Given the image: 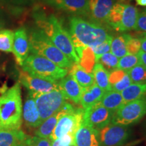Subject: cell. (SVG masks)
I'll list each match as a JSON object with an SVG mask.
<instances>
[{
	"instance_id": "cell-16",
	"label": "cell",
	"mask_w": 146,
	"mask_h": 146,
	"mask_svg": "<svg viewBox=\"0 0 146 146\" xmlns=\"http://www.w3.org/2000/svg\"><path fill=\"white\" fill-rule=\"evenodd\" d=\"M74 140L76 146H102L98 131L83 121L74 134Z\"/></svg>"
},
{
	"instance_id": "cell-19",
	"label": "cell",
	"mask_w": 146,
	"mask_h": 146,
	"mask_svg": "<svg viewBox=\"0 0 146 146\" xmlns=\"http://www.w3.org/2000/svg\"><path fill=\"white\" fill-rule=\"evenodd\" d=\"M28 136L21 129H0V146H26Z\"/></svg>"
},
{
	"instance_id": "cell-5",
	"label": "cell",
	"mask_w": 146,
	"mask_h": 146,
	"mask_svg": "<svg viewBox=\"0 0 146 146\" xmlns=\"http://www.w3.org/2000/svg\"><path fill=\"white\" fill-rule=\"evenodd\" d=\"M23 70L33 76L58 81L68 74V70L58 66L56 64L41 56L31 54L24 62Z\"/></svg>"
},
{
	"instance_id": "cell-41",
	"label": "cell",
	"mask_w": 146,
	"mask_h": 146,
	"mask_svg": "<svg viewBox=\"0 0 146 146\" xmlns=\"http://www.w3.org/2000/svg\"><path fill=\"white\" fill-rule=\"evenodd\" d=\"M139 38L141 41V50L146 52V33H141Z\"/></svg>"
},
{
	"instance_id": "cell-15",
	"label": "cell",
	"mask_w": 146,
	"mask_h": 146,
	"mask_svg": "<svg viewBox=\"0 0 146 146\" xmlns=\"http://www.w3.org/2000/svg\"><path fill=\"white\" fill-rule=\"evenodd\" d=\"M58 88L67 100H70L75 104H80L83 88L72 75L68 74L58 81Z\"/></svg>"
},
{
	"instance_id": "cell-1",
	"label": "cell",
	"mask_w": 146,
	"mask_h": 146,
	"mask_svg": "<svg viewBox=\"0 0 146 146\" xmlns=\"http://www.w3.org/2000/svg\"><path fill=\"white\" fill-rule=\"evenodd\" d=\"M33 18L38 28L47 36L57 48L73 63H79L70 35L54 14H47L41 9L34 10Z\"/></svg>"
},
{
	"instance_id": "cell-13",
	"label": "cell",
	"mask_w": 146,
	"mask_h": 146,
	"mask_svg": "<svg viewBox=\"0 0 146 146\" xmlns=\"http://www.w3.org/2000/svg\"><path fill=\"white\" fill-rule=\"evenodd\" d=\"M115 3V0H89L87 17L93 23L107 26L109 14Z\"/></svg>"
},
{
	"instance_id": "cell-25",
	"label": "cell",
	"mask_w": 146,
	"mask_h": 146,
	"mask_svg": "<svg viewBox=\"0 0 146 146\" xmlns=\"http://www.w3.org/2000/svg\"><path fill=\"white\" fill-rule=\"evenodd\" d=\"M124 104L146 96V83H132L121 92Z\"/></svg>"
},
{
	"instance_id": "cell-26",
	"label": "cell",
	"mask_w": 146,
	"mask_h": 146,
	"mask_svg": "<svg viewBox=\"0 0 146 146\" xmlns=\"http://www.w3.org/2000/svg\"><path fill=\"white\" fill-rule=\"evenodd\" d=\"M129 35L130 34L123 33L112 39L110 51L118 58L123 57L127 54V41Z\"/></svg>"
},
{
	"instance_id": "cell-8",
	"label": "cell",
	"mask_w": 146,
	"mask_h": 146,
	"mask_svg": "<svg viewBox=\"0 0 146 146\" xmlns=\"http://www.w3.org/2000/svg\"><path fill=\"white\" fill-rule=\"evenodd\" d=\"M83 113L84 110L82 108H76L71 104L68 110L58 120L50 137L52 141L67 134L74 136L83 121Z\"/></svg>"
},
{
	"instance_id": "cell-27",
	"label": "cell",
	"mask_w": 146,
	"mask_h": 146,
	"mask_svg": "<svg viewBox=\"0 0 146 146\" xmlns=\"http://www.w3.org/2000/svg\"><path fill=\"white\" fill-rule=\"evenodd\" d=\"M80 66L87 72L92 73L96 64V55L91 47H87L83 49L79 56Z\"/></svg>"
},
{
	"instance_id": "cell-6",
	"label": "cell",
	"mask_w": 146,
	"mask_h": 146,
	"mask_svg": "<svg viewBox=\"0 0 146 146\" xmlns=\"http://www.w3.org/2000/svg\"><path fill=\"white\" fill-rule=\"evenodd\" d=\"M146 115V96L127 102L113 114L111 123L129 126L138 123Z\"/></svg>"
},
{
	"instance_id": "cell-12",
	"label": "cell",
	"mask_w": 146,
	"mask_h": 146,
	"mask_svg": "<svg viewBox=\"0 0 146 146\" xmlns=\"http://www.w3.org/2000/svg\"><path fill=\"white\" fill-rule=\"evenodd\" d=\"M50 6L64 11L73 16H87L89 0H43Z\"/></svg>"
},
{
	"instance_id": "cell-22",
	"label": "cell",
	"mask_w": 146,
	"mask_h": 146,
	"mask_svg": "<svg viewBox=\"0 0 146 146\" xmlns=\"http://www.w3.org/2000/svg\"><path fill=\"white\" fill-rule=\"evenodd\" d=\"M68 74L73 76L76 81L83 88H87L95 83L93 73L87 72L79 64L74 63L68 70Z\"/></svg>"
},
{
	"instance_id": "cell-30",
	"label": "cell",
	"mask_w": 146,
	"mask_h": 146,
	"mask_svg": "<svg viewBox=\"0 0 146 146\" xmlns=\"http://www.w3.org/2000/svg\"><path fill=\"white\" fill-rule=\"evenodd\" d=\"M96 63L100 64L109 72L117 68L118 60H119L116 56H115L111 52L106 53L96 57Z\"/></svg>"
},
{
	"instance_id": "cell-24",
	"label": "cell",
	"mask_w": 146,
	"mask_h": 146,
	"mask_svg": "<svg viewBox=\"0 0 146 146\" xmlns=\"http://www.w3.org/2000/svg\"><path fill=\"white\" fill-rule=\"evenodd\" d=\"M94 81L104 92L112 90L109 82V72L99 63H96L93 70Z\"/></svg>"
},
{
	"instance_id": "cell-18",
	"label": "cell",
	"mask_w": 146,
	"mask_h": 146,
	"mask_svg": "<svg viewBox=\"0 0 146 146\" xmlns=\"http://www.w3.org/2000/svg\"><path fill=\"white\" fill-rule=\"evenodd\" d=\"M139 15L138 9L134 5L125 3L121 20L116 31L124 33L134 30Z\"/></svg>"
},
{
	"instance_id": "cell-33",
	"label": "cell",
	"mask_w": 146,
	"mask_h": 146,
	"mask_svg": "<svg viewBox=\"0 0 146 146\" xmlns=\"http://www.w3.org/2000/svg\"><path fill=\"white\" fill-rule=\"evenodd\" d=\"M141 50V41L139 37H133L129 35L127 41V54L137 55Z\"/></svg>"
},
{
	"instance_id": "cell-31",
	"label": "cell",
	"mask_w": 146,
	"mask_h": 146,
	"mask_svg": "<svg viewBox=\"0 0 146 146\" xmlns=\"http://www.w3.org/2000/svg\"><path fill=\"white\" fill-rule=\"evenodd\" d=\"M132 83H146V68L140 64H138L131 70L127 71Z\"/></svg>"
},
{
	"instance_id": "cell-32",
	"label": "cell",
	"mask_w": 146,
	"mask_h": 146,
	"mask_svg": "<svg viewBox=\"0 0 146 146\" xmlns=\"http://www.w3.org/2000/svg\"><path fill=\"white\" fill-rule=\"evenodd\" d=\"M138 64H139V60L137 55L127 54L118 60L117 68L127 72Z\"/></svg>"
},
{
	"instance_id": "cell-39",
	"label": "cell",
	"mask_w": 146,
	"mask_h": 146,
	"mask_svg": "<svg viewBox=\"0 0 146 146\" xmlns=\"http://www.w3.org/2000/svg\"><path fill=\"white\" fill-rule=\"evenodd\" d=\"M74 135L70 134H67L66 135L58 138L57 139H55L52 141V146H66L69 144L74 143Z\"/></svg>"
},
{
	"instance_id": "cell-40",
	"label": "cell",
	"mask_w": 146,
	"mask_h": 146,
	"mask_svg": "<svg viewBox=\"0 0 146 146\" xmlns=\"http://www.w3.org/2000/svg\"><path fill=\"white\" fill-rule=\"evenodd\" d=\"M137 56L139 60V64L146 68V52L140 50L137 54Z\"/></svg>"
},
{
	"instance_id": "cell-7",
	"label": "cell",
	"mask_w": 146,
	"mask_h": 146,
	"mask_svg": "<svg viewBox=\"0 0 146 146\" xmlns=\"http://www.w3.org/2000/svg\"><path fill=\"white\" fill-rule=\"evenodd\" d=\"M31 94L35 101L42 121L60 112L68 103L59 89L45 94Z\"/></svg>"
},
{
	"instance_id": "cell-28",
	"label": "cell",
	"mask_w": 146,
	"mask_h": 146,
	"mask_svg": "<svg viewBox=\"0 0 146 146\" xmlns=\"http://www.w3.org/2000/svg\"><path fill=\"white\" fill-rule=\"evenodd\" d=\"M124 5H125L124 3H115L110 12L108 18L107 26H109L115 31L118 27L120 20H121Z\"/></svg>"
},
{
	"instance_id": "cell-2",
	"label": "cell",
	"mask_w": 146,
	"mask_h": 146,
	"mask_svg": "<svg viewBox=\"0 0 146 146\" xmlns=\"http://www.w3.org/2000/svg\"><path fill=\"white\" fill-rule=\"evenodd\" d=\"M69 33L78 58L85 47L94 48L111 35L106 26L73 16L69 18Z\"/></svg>"
},
{
	"instance_id": "cell-44",
	"label": "cell",
	"mask_w": 146,
	"mask_h": 146,
	"mask_svg": "<svg viewBox=\"0 0 146 146\" xmlns=\"http://www.w3.org/2000/svg\"><path fill=\"white\" fill-rule=\"evenodd\" d=\"M66 146H76L75 143H71V144H69L68 145H66Z\"/></svg>"
},
{
	"instance_id": "cell-38",
	"label": "cell",
	"mask_w": 146,
	"mask_h": 146,
	"mask_svg": "<svg viewBox=\"0 0 146 146\" xmlns=\"http://www.w3.org/2000/svg\"><path fill=\"white\" fill-rule=\"evenodd\" d=\"M131 84H132V81H131L128 73H127V74L125 76V77H124L121 81H120L119 82H118L117 83L113 85L112 86H111V87H112V90L121 93L122 91L125 90L126 88H127V87H129V85H131Z\"/></svg>"
},
{
	"instance_id": "cell-35",
	"label": "cell",
	"mask_w": 146,
	"mask_h": 146,
	"mask_svg": "<svg viewBox=\"0 0 146 146\" xmlns=\"http://www.w3.org/2000/svg\"><path fill=\"white\" fill-rule=\"evenodd\" d=\"M112 35H110L106 41L102 43L101 44L98 45V46L92 48L95 55H96V58L110 52L111 43H112Z\"/></svg>"
},
{
	"instance_id": "cell-4",
	"label": "cell",
	"mask_w": 146,
	"mask_h": 146,
	"mask_svg": "<svg viewBox=\"0 0 146 146\" xmlns=\"http://www.w3.org/2000/svg\"><path fill=\"white\" fill-rule=\"evenodd\" d=\"M29 47L31 54L41 56L62 68L70 69L73 63L52 43L40 29H33L29 36Z\"/></svg>"
},
{
	"instance_id": "cell-37",
	"label": "cell",
	"mask_w": 146,
	"mask_h": 146,
	"mask_svg": "<svg viewBox=\"0 0 146 146\" xmlns=\"http://www.w3.org/2000/svg\"><path fill=\"white\" fill-rule=\"evenodd\" d=\"M127 73V72H126V71L120 70V69L118 68H116L114 70L111 71L109 73V82L111 86H112L113 85L121 81L125 77Z\"/></svg>"
},
{
	"instance_id": "cell-3",
	"label": "cell",
	"mask_w": 146,
	"mask_h": 146,
	"mask_svg": "<svg viewBox=\"0 0 146 146\" xmlns=\"http://www.w3.org/2000/svg\"><path fill=\"white\" fill-rule=\"evenodd\" d=\"M21 87L17 82L0 96V129H21L23 123Z\"/></svg>"
},
{
	"instance_id": "cell-36",
	"label": "cell",
	"mask_w": 146,
	"mask_h": 146,
	"mask_svg": "<svg viewBox=\"0 0 146 146\" xmlns=\"http://www.w3.org/2000/svg\"><path fill=\"white\" fill-rule=\"evenodd\" d=\"M134 30L141 33H146V9L139 13Z\"/></svg>"
},
{
	"instance_id": "cell-34",
	"label": "cell",
	"mask_w": 146,
	"mask_h": 146,
	"mask_svg": "<svg viewBox=\"0 0 146 146\" xmlns=\"http://www.w3.org/2000/svg\"><path fill=\"white\" fill-rule=\"evenodd\" d=\"M52 140L50 138H42L37 136H28L26 146H52Z\"/></svg>"
},
{
	"instance_id": "cell-29",
	"label": "cell",
	"mask_w": 146,
	"mask_h": 146,
	"mask_svg": "<svg viewBox=\"0 0 146 146\" xmlns=\"http://www.w3.org/2000/svg\"><path fill=\"white\" fill-rule=\"evenodd\" d=\"M14 33L9 29L0 31V51L12 52Z\"/></svg>"
},
{
	"instance_id": "cell-43",
	"label": "cell",
	"mask_w": 146,
	"mask_h": 146,
	"mask_svg": "<svg viewBox=\"0 0 146 146\" xmlns=\"http://www.w3.org/2000/svg\"><path fill=\"white\" fill-rule=\"evenodd\" d=\"M3 22L1 21V20L0 19V31L1 30V29H2V28H3Z\"/></svg>"
},
{
	"instance_id": "cell-9",
	"label": "cell",
	"mask_w": 146,
	"mask_h": 146,
	"mask_svg": "<svg viewBox=\"0 0 146 146\" xmlns=\"http://www.w3.org/2000/svg\"><path fill=\"white\" fill-rule=\"evenodd\" d=\"M98 133L102 146H123L131 137V131L128 126L112 123L98 130Z\"/></svg>"
},
{
	"instance_id": "cell-20",
	"label": "cell",
	"mask_w": 146,
	"mask_h": 146,
	"mask_svg": "<svg viewBox=\"0 0 146 146\" xmlns=\"http://www.w3.org/2000/svg\"><path fill=\"white\" fill-rule=\"evenodd\" d=\"M70 106L71 104L70 103H67L62 110H61L60 112L56 113V114L47 118V119L43 120V123L35 131V136L42 138H50L54 128L57 125L58 120L64 114H65Z\"/></svg>"
},
{
	"instance_id": "cell-42",
	"label": "cell",
	"mask_w": 146,
	"mask_h": 146,
	"mask_svg": "<svg viewBox=\"0 0 146 146\" xmlns=\"http://www.w3.org/2000/svg\"><path fill=\"white\" fill-rule=\"evenodd\" d=\"M137 4L141 6H146V0H135Z\"/></svg>"
},
{
	"instance_id": "cell-17",
	"label": "cell",
	"mask_w": 146,
	"mask_h": 146,
	"mask_svg": "<svg viewBox=\"0 0 146 146\" xmlns=\"http://www.w3.org/2000/svg\"><path fill=\"white\" fill-rule=\"evenodd\" d=\"M23 118L26 125L30 128H38L43 123L40 117L35 101L31 94L29 92L24 104Z\"/></svg>"
},
{
	"instance_id": "cell-11",
	"label": "cell",
	"mask_w": 146,
	"mask_h": 146,
	"mask_svg": "<svg viewBox=\"0 0 146 146\" xmlns=\"http://www.w3.org/2000/svg\"><path fill=\"white\" fill-rule=\"evenodd\" d=\"M18 81L20 84H22L31 93L45 94L59 89L58 81H49L33 76L23 70H20Z\"/></svg>"
},
{
	"instance_id": "cell-10",
	"label": "cell",
	"mask_w": 146,
	"mask_h": 146,
	"mask_svg": "<svg viewBox=\"0 0 146 146\" xmlns=\"http://www.w3.org/2000/svg\"><path fill=\"white\" fill-rule=\"evenodd\" d=\"M113 114L111 111L98 102L84 110L83 122L98 131L111 123Z\"/></svg>"
},
{
	"instance_id": "cell-23",
	"label": "cell",
	"mask_w": 146,
	"mask_h": 146,
	"mask_svg": "<svg viewBox=\"0 0 146 146\" xmlns=\"http://www.w3.org/2000/svg\"><path fill=\"white\" fill-rule=\"evenodd\" d=\"M99 102L113 114H114V112L124 104L121 93L114 90L105 92Z\"/></svg>"
},
{
	"instance_id": "cell-21",
	"label": "cell",
	"mask_w": 146,
	"mask_h": 146,
	"mask_svg": "<svg viewBox=\"0 0 146 146\" xmlns=\"http://www.w3.org/2000/svg\"><path fill=\"white\" fill-rule=\"evenodd\" d=\"M104 93V91L98 87L96 83L87 88H83V93L80 102V105L81 106L82 108L85 110L99 102Z\"/></svg>"
},
{
	"instance_id": "cell-14",
	"label": "cell",
	"mask_w": 146,
	"mask_h": 146,
	"mask_svg": "<svg viewBox=\"0 0 146 146\" xmlns=\"http://www.w3.org/2000/svg\"><path fill=\"white\" fill-rule=\"evenodd\" d=\"M12 53L16 62L22 66L30 53L29 36L25 27L18 29L14 33Z\"/></svg>"
}]
</instances>
